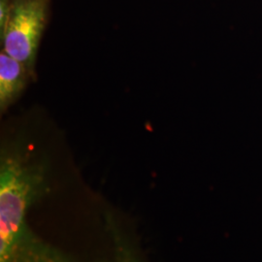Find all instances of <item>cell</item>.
I'll list each match as a JSON object with an SVG mask.
<instances>
[{
    "instance_id": "1",
    "label": "cell",
    "mask_w": 262,
    "mask_h": 262,
    "mask_svg": "<svg viewBox=\"0 0 262 262\" xmlns=\"http://www.w3.org/2000/svg\"><path fill=\"white\" fill-rule=\"evenodd\" d=\"M1 261L6 262L16 247L26 210L45 186L43 169L19 155L1 160Z\"/></svg>"
},
{
    "instance_id": "2",
    "label": "cell",
    "mask_w": 262,
    "mask_h": 262,
    "mask_svg": "<svg viewBox=\"0 0 262 262\" xmlns=\"http://www.w3.org/2000/svg\"><path fill=\"white\" fill-rule=\"evenodd\" d=\"M46 19L43 0H17L2 34L4 52L27 68L34 62Z\"/></svg>"
},
{
    "instance_id": "3",
    "label": "cell",
    "mask_w": 262,
    "mask_h": 262,
    "mask_svg": "<svg viewBox=\"0 0 262 262\" xmlns=\"http://www.w3.org/2000/svg\"><path fill=\"white\" fill-rule=\"evenodd\" d=\"M28 68L4 51L0 54V107L4 111L25 88Z\"/></svg>"
},
{
    "instance_id": "4",
    "label": "cell",
    "mask_w": 262,
    "mask_h": 262,
    "mask_svg": "<svg viewBox=\"0 0 262 262\" xmlns=\"http://www.w3.org/2000/svg\"><path fill=\"white\" fill-rule=\"evenodd\" d=\"M11 7H9L7 0H0V28L1 33L3 32L9 19Z\"/></svg>"
}]
</instances>
